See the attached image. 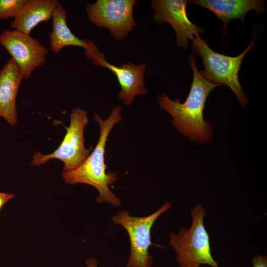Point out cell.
Returning <instances> with one entry per match:
<instances>
[{
	"instance_id": "52a82bcc",
	"label": "cell",
	"mask_w": 267,
	"mask_h": 267,
	"mask_svg": "<svg viewBox=\"0 0 267 267\" xmlns=\"http://www.w3.org/2000/svg\"><path fill=\"white\" fill-rule=\"evenodd\" d=\"M134 0H97L86 5L89 21L99 28H106L118 41L123 40L136 26L133 16Z\"/></svg>"
},
{
	"instance_id": "7c38bea8",
	"label": "cell",
	"mask_w": 267,
	"mask_h": 267,
	"mask_svg": "<svg viewBox=\"0 0 267 267\" xmlns=\"http://www.w3.org/2000/svg\"><path fill=\"white\" fill-rule=\"evenodd\" d=\"M52 18V29L49 34L50 49L52 51L58 53L68 46L82 47L85 49V54L88 58L99 51L91 41L81 40L71 32L67 23V10L59 2L54 9Z\"/></svg>"
},
{
	"instance_id": "277c9868",
	"label": "cell",
	"mask_w": 267,
	"mask_h": 267,
	"mask_svg": "<svg viewBox=\"0 0 267 267\" xmlns=\"http://www.w3.org/2000/svg\"><path fill=\"white\" fill-rule=\"evenodd\" d=\"M252 42L247 48L235 57L224 55L212 49L208 42L199 36L193 41L192 49L202 59L204 69L199 71L202 77L216 84H223L228 87L235 93L242 107L248 102L246 94L239 81V71L246 53L253 47Z\"/></svg>"
},
{
	"instance_id": "9a60e30c",
	"label": "cell",
	"mask_w": 267,
	"mask_h": 267,
	"mask_svg": "<svg viewBox=\"0 0 267 267\" xmlns=\"http://www.w3.org/2000/svg\"><path fill=\"white\" fill-rule=\"evenodd\" d=\"M27 0H0V20L14 18Z\"/></svg>"
},
{
	"instance_id": "5b68a950",
	"label": "cell",
	"mask_w": 267,
	"mask_h": 267,
	"mask_svg": "<svg viewBox=\"0 0 267 267\" xmlns=\"http://www.w3.org/2000/svg\"><path fill=\"white\" fill-rule=\"evenodd\" d=\"M70 123L65 127L66 133L59 147L52 153L42 154L36 152L31 165L40 166L52 159H57L64 163V172L73 170L80 166L89 156L92 149L85 146L84 129L89 122L87 112L77 107L70 114Z\"/></svg>"
},
{
	"instance_id": "7a4b0ae2",
	"label": "cell",
	"mask_w": 267,
	"mask_h": 267,
	"mask_svg": "<svg viewBox=\"0 0 267 267\" xmlns=\"http://www.w3.org/2000/svg\"><path fill=\"white\" fill-rule=\"evenodd\" d=\"M121 112V108L117 106L105 120L94 113V119L100 127V136L97 144L80 166L73 170L64 172L62 174L66 183L71 185L85 183L95 187L99 192V195L95 199L97 203L108 202L115 206H120L121 201L111 191L109 186L115 182L116 174L114 172H106L104 154L110 133L115 125L122 120Z\"/></svg>"
},
{
	"instance_id": "2e32d148",
	"label": "cell",
	"mask_w": 267,
	"mask_h": 267,
	"mask_svg": "<svg viewBox=\"0 0 267 267\" xmlns=\"http://www.w3.org/2000/svg\"><path fill=\"white\" fill-rule=\"evenodd\" d=\"M253 267H267L266 256L257 255L252 259Z\"/></svg>"
},
{
	"instance_id": "3957f363",
	"label": "cell",
	"mask_w": 267,
	"mask_h": 267,
	"mask_svg": "<svg viewBox=\"0 0 267 267\" xmlns=\"http://www.w3.org/2000/svg\"><path fill=\"white\" fill-rule=\"evenodd\" d=\"M190 228H181L178 234L170 233V243L177 254L180 267H200L207 265L219 267L211 254L209 235L204 226L206 209L200 204L190 212Z\"/></svg>"
},
{
	"instance_id": "5bb4252c",
	"label": "cell",
	"mask_w": 267,
	"mask_h": 267,
	"mask_svg": "<svg viewBox=\"0 0 267 267\" xmlns=\"http://www.w3.org/2000/svg\"><path fill=\"white\" fill-rule=\"evenodd\" d=\"M58 0H27L10 24L13 30L30 35L40 23L52 18Z\"/></svg>"
},
{
	"instance_id": "6da1fadb",
	"label": "cell",
	"mask_w": 267,
	"mask_h": 267,
	"mask_svg": "<svg viewBox=\"0 0 267 267\" xmlns=\"http://www.w3.org/2000/svg\"><path fill=\"white\" fill-rule=\"evenodd\" d=\"M189 66L193 71V81L186 100H173L166 94L158 98V105L173 117L172 123L176 129L190 141L202 144L210 140L213 128L204 120L203 110L207 97L214 89L221 85L212 83L204 78L198 71L192 54L189 57Z\"/></svg>"
},
{
	"instance_id": "ffe728a7",
	"label": "cell",
	"mask_w": 267,
	"mask_h": 267,
	"mask_svg": "<svg viewBox=\"0 0 267 267\" xmlns=\"http://www.w3.org/2000/svg\"></svg>"
},
{
	"instance_id": "ac0fdd59",
	"label": "cell",
	"mask_w": 267,
	"mask_h": 267,
	"mask_svg": "<svg viewBox=\"0 0 267 267\" xmlns=\"http://www.w3.org/2000/svg\"><path fill=\"white\" fill-rule=\"evenodd\" d=\"M85 264L87 267H97V261L93 258H89L86 260Z\"/></svg>"
},
{
	"instance_id": "d6986e66",
	"label": "cell",
	"mask_w": 267,
	"mask_h": 267,
	"mask_svg": "<svg viewBox=\"0 0 267 267\" xmlns=\"http://www.w3.org/2000/svg\"><path fill=\"white\" fill-rule=\"evenodd\" d=\"M1 70V67L0 66V72Z\"/></svg>"
},
{
	"instance_id": "30bf717a",
	"label": "cell",
	"mask_w": 267,
	"mask_h": 267,
	"mask_svg": "<svg viewBox=\"0 0 267 267\" xmlns=\"http://www.w3.org/2000/svg\"><path fill=\"white\" fill-rule=\"evenodd\" d=\"M89 59L95 65L106 68L115 75L121 87L118 98L126 105H130L136 95L146 94L147 90L144 84L145 63L135 65L129 62L117 66L105 60L103 54L100 51L93 55Z\"/></svg>"
},
{
	"instance_id": "8992f818",
	"label": "cell",
	"mask_w": 267,
	"mask_h": 267,
	"mask_svg": "<svg viewBox=\"0 0 267 267\" xmlns=\"http://www.w3.org/2000/svg\"><path fill=\"white\" fill-rule=\"evenodd\" d=\"M171 208V203L166 201L157 211L147 217H133L128 211H119L113 216V223L122 226L129 236L131 253L126 267H153V257L148 251L150 246L155 245L151 240V227L158 217Z\"/></svg>"
},
{
	"instance_id": "9c48e42d",
	"label": "cell",
	"mask_w": 267,
	"mask_h": 267,
	"mask_svg": "<svg viewBox=\"0 0 267 267\" xmlns=\"http://www.w3.org/2000/svg\"><path fill=\"white\" fill-rule=\"evenodd\" d=\"M187 0H153L151 5L154 11V20L158 23L167 22L173 28L178 46L187 49L188 40L193 41L204 30L192 23L186 13Z\"/></svg>"
},
{
	"instance_id": "8fae6325",
	"label": "cell",
	"mask_w": 267,
	"mask_h": 267,
	"mask_svg": "<svg viewBox=\"0 0 267 267\" xmlns=\"http://www.w3.org/2000/svg\"><path fill=\"white\" fill-rule=\"evenodd\" d=\"M23 79L19 68L10 58L0 72V117L12 126L17 121L16 99Z\"/></svg>"
},
{
	"instance_id": "ba28073f",
	"label": "cell",
	"mask_w": 267,
	"mask_h": 267,
	"mask_svg": "<svg viewBox=\"0 0 267 267\" xmlns=\"http://www.w3.org/2000/svg\"><path fill=\"white\" fill-rule=\"evenodd\" d=\"M0 44L11 56L26 80L45 64L49 52L39 41L15 30L4 29L0 35Z\"/></svg>"
},
{
	"instance_id": "4fadbf2b",
	"label": "cell",
	"mask_w": 267,
	"mask_h": 267,
	"mask_svg": "<svg viewBox=\"0 0 267 267\" xmlns=\"http://www.w3.org/2000/svg\"><path fill=\"white\" fill-rule=\"evenodd\" d=\"M189 2L205 7L214 13L223 22L224 34L227 24L232 20L240 19L244 22L248 12L254 10L260 13L266 9L264 1L261 0H192Z\"/></svg>"
},
{
	"instance_id": "e0dca14e",
	"label": "cell",
	"mask_w": 267,
	"mask_h": 267,
	"mask_svg": "<svg viewBox=\"0 0 267 267\" xmlns=\"http://www.w3.org/2000/svg\"><path fill=\"white\" fill-rule=\"evenodd\" d=\"M14 197L13 194L0 192V210L4 205Z\"/></svg>"
}]
</instances>
